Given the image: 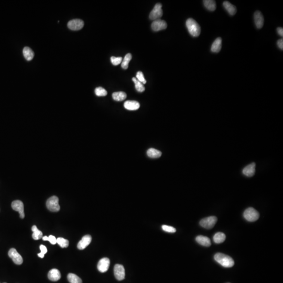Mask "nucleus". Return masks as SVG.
Returning a JSON list of instances; mask_svg holds the SVG:
<instances>
[{
    "instance_id": "nucleus-2",
    "label": "nucleus",
    "mask_w": 283,
    "mask_h": 283,
    "mask_svg": "<svg viewBox=\"0 0 283 283\" xmlns=\"http://www.w3.org/2000/svg\"><path fill=\"white\" fill-rule=\"evenodd\" d=\"M189 33L193 37H198L200 34V27L194 19H188L186 23Z\"/></svg>"
},
{
    "instance_id": "nucleus-21",
    "label": "nucleus",
    "mask_w": 283,
    "mask_h": 283,
    "mask_svg": "<svg viewBox=\"0 0 283 283\" xmlns=\"http://www.w3.org/2000/svg\"><path fill=\"white\" fill-rule=\"evenodd\" d=\"M23 53L25 58L28 61H31L32 60L34 57V53L33 52V50L28 47H24V49L23 50Z\"/></svg>"
},
{
    "instance_id": "nucleus-1",
    "label": "nucleus",
    "mask_w": 283,
    "mask_h": 283,
    "mask_svg": "<svg viewBox=\"0 0 283 283\" xmlns=\"http://www.w3.org/2000/svg\"><path fill=\"white\" fill-rule=\"evenodd\" d=\"M214 259L217 262L224 268H231L234 264V262L232 257L221 253H218L215 254Z\"/></svg>"
},
{
    "instance_id": "nucleus-20",
    "label": "nucleus",
    "mask_w": 283,
    "mask_h": 283,
    "mask_svg": "<svg viewBox=\"0 0 283 283\" xmlns=\"http://www.w3.org/2000/svg\"><path fill=\"white\" fill-rule=\"evenodd\" d=\"M223 6L229 14L231 15H234L237 13V8L235 6L232 5L228 1H225L223 3Z\"/></svg>"
},
{
    "instance_id": "nucleus-3",
    "label": "nucleus",
    "mask_w": 283,
    "mask_h": 283,
    "mask_svg": "<svg viewBox=\"0 0 283 283\" xmlns=\"http://www.w3.org/2000/svg\"><path fill=\"white\" fill-rule=\"evenodd\" d=\"M243 216L247 221L254 222L259 218V213L253 208L250 207L244 211Z\"/></svg>"
},
{
    "instance_id": "nucleus-7",
    "label": "nucleus",
    "mask_w": 283,
    "mask_h": 283,
    "mask_svg": "<svg viewBox=\"0 0 283 283\" xmlns=\"http://www.w3.org/2000/svg\"><path fill=\"white\" fill-rule=\"evenodd\" d=\"M67 26L72 31H79L83 28L84 26V22L80 19H74L68 23Z\"/></svg>"
},
{
    "instance_id": "nucleus-35",
    "label": "nucleus",
    "mask_w": 283,
    "mask_h": 283,
    "mask_svg": "<svg viewBox=\"0 0 283 283\" xmlns=\"http://www.w3.org/2000/svg\"><path fill=\"white\" fill-rule=\"evenodd\" d=\"M136 78L139 81H140L141 83H142L143 84H146V80L145 79V78H144V76L142 72H141V71L137 72V74H136Z\"/></svg>"
},
{
    "instance_id": "nucleus-18",
    "label": "nucleus",
    "mask_w": 283,
    "mask_h": 283,
    "mask_svg": "<svg viewBox=\"0 0 283 283\" xmlns=\"http://www.w3.org/2000/svg\"><path fill=\"white\" fill-rule=\"evenodd\" d=\"M196 240L200 245L208 247L211 245V241L208 237L203 235H198L196 237Z\"/></svg>"
},
{
    "instance_id": "nucleus-16",
    "label": "nucleus",
    "mask_w": 283,
    "mask_h": 283,
    "mask_svg": "<svg viewBox=\"0 0 283 283\" xmlns=\"http://www.w3.org/2000/svg\"><path fill=\"white\" fill-rule=\"evenodd\" d=\"M48 277L52 281H57L61 278V274L58 269L54 268L48 272Z\"/></svg>"
},
{
    "instance_id": "nucleus-19",
    "label": "nucleus",
    "mask_w": 283,
    "mask_h": 283,
    "mask_svg": "<svg viewBox=\"0 0 283 283\" xmlns=\"http://www.w3.org/2000/svg\"><path fill=\"white\" fill-rule=\"evenodd\" d=\"M222 39L218 37L213 41L211 47V52L213 53H219L221 49Z\"/></svg>"
},
{
    "instance_id": "nucleus-38",
    "label": "nucleus",
    "mask_w": 283,
    "mask_h": 283,
    "mask_svg": "<svg viewBox=\"0 0 283 283\" xmlns=\"http://www.w3.org/2000/svg\"><path fill=\"white\" fill-rule=\"evenodd\" d=\"M277 33H278V35H280V36L283 37V28H277Z\"/></svg>"
},
{
    "instance_id": "nucleus-10",
    "label": "nucleus",
    "mask_w": 283,
    "mask_h": 283,
    "mask_svg": "<svg viewBox=\"0 0 283 283\" xmlns=\"http://www.w3.org/2000/svg\"><path fill=\"white\" fill-rule=\"evenodd\" d=\"M110 261L108 258L104 257L100 259L98 263L97 268L101 273H105L108 270L110 266Z\"/></svg>"
},
{
    "instance_id": "nucleus-23",
    "label": "nucleus",
    "mask_w": 283,
    "mask_h": 283,
    "mask_svg": "<svg viewBox=\"0 0 283 283\" xmlns=\"http://www.w3.org/2000/svg\"><path fill=\"white\" fill-rule=\"evenodd\" d=\"M204 4L206 9L210 11H214L216 9V3L215 1L213 0H204L203 1Z\"/></svg>"
},
{
    "instance_id": "nucleus-31",
    "label": "nucleus",
    "mask_w": 283,
    "mask_h": 283,
    "mask_svg": "<svg viewBox=\"0 0 283 283\" xmlns=\"http://www.w3.org/2000/svg\"><path fill=\"white\" fill-rule=\"evenodd\" d=\"M95 93L98 96H106L107 95V91L106 90L102 87H97L95 89Z\"/></svg>"
},
{
    "instance_id": "nucleus-30",
    "label": "nucleus",
    "mask_w": 283,
    "mask_h": 283,
    "mask_svg": "<svg viewBox=\"0 0 283 283\" xmlns=\"http://www.w3.org/2000/svg\"><path fill=\"white\" fill-rule=\"evenodd\" d=\"M57 243L58 244L60 247H62V248L67 247H68V240L63 238H57Z\"/></svg>"
},
{
    "instance_id": "nucleus-5",
    "label": "nucleus",
    "mask_w": 283,
    "mask_h": 283,
    "mask_svg": "<svg viewBox=\"0 0 283 283\" xmlns=\"http://www.w3.org/2000/svg\"><path fill=\"white\" fill-rule=\"evenodd\" d=\"M217 220L218 219L216 217H208L201 220L200 221V225L204 228L210 229L215 226L217 221Z\"/></svg>"
},
{
    "instance_id": "nucleus-13",
    "label": "nucleus",
    "mask_w": 283,
    "mask_h": 283,
    "mask_svg": "<svg viewBox=\"0 0 283 283\" xmlns=\"http://www.w3.org/2000/svg\"><path fill=\"white\" fill-rule=\"evenodd\" d=\"M254 22L255 24L256 27L258 29L262 28L264 25V17L262 14L259 11H256L254 15Z\"/></svg>"
},
{
    "instance_id": "nucleus-14",
    "label": "nucleus",
    "mask_w": 283,
    "mask_h": 283,
    "mask_svg": "<svg viewBox=\"0 0 283 283\" xmlns=\"http://www.w3.org/2000/svg\"><path fill=\"white\" fill-rule=\"evenodd\" d=\"M91 240H92V238L90 235H84V237H83V238H81V240L78 243V249L80 250L85 249L90 244Z\"/></svg>"
},
{
    "instance_id": "nucleus-26",
    "label": "nucleus",
    "mask_w": 283,
    "mask_h": 283,
    "mask_svg": "<svg viewBox=\"0 0 283 283\" xmlns=\"http://www.w3.org/2000/svg\"><path fill=\"white\" fill-rule=\"evenodd\" d=\"M32 230L33 232L32 237L35 240H40V238H43V233H42V232L38 230L36 225H33L32 226Z\"/></svg>"
},
{
    "instance_id": "nucleus-28",
    "label": "nucleus",
    "mask_w": 283,
    "mask_h": 283,
    "mask_svg": "<svg viewBox=\"0 0 283 283\" xmlns=\"http://www.w3.org/2000/svg\"><path fill=\"white\" fill-rule=\"evenodd\" d=\"M132 80L133 81L134 84H135V87L136 90L139 92H143L145 91V88L144 87V85L142 83H141L140 81L138 80L136 78H133Z\"/></svg>"
},
{
    "instance_id": "nucleus-33",
    "label": "nucleus",
    "mask_w": 283,
    "mask_h": 283,
    "mask_svg": "<svg viewBox=\"0 0 283 283\" xmlns=\"http://www.w3.org/2000/svg\"><path fill=\"white\" fill-rule=\"evenodd\" d=\"M161 228L163 229V231L168 232V233H175L176 231V229L174 228V227L167 225H163L161 226Z\"/></svg>"
},
{
    "instance_id": "nucleus-37",
    "label": "nucleus",
    "mask_w": 283,
    "mask_h": 283,
    "mask_svg": "<svg viewBox=\"0 0 283 283\" xmlns=\"http://www.w3.org/2000/svg\"><path fill=\"white\" fill-rule=\"evenodd\" d=\"M277 46H278V47L281 49V50H283V39H281V40H278L277 41Z\"/></svg>"
},
{
    "instance_id": "nucleus-27",
    "label": "nucleus",
    "mask_w": 283,
    "mask_h": 283,
    "mask_svg": "<svg viewBox=\"0 0 283 283\" xmlns=\"http://www.w3.org/2000/svg\"><path fill=\"white\" fill-rule=\"evenodd\" d=\"M67 278L70 283H83L81 279L75 274L69 273L67 276Z\"/></svg>"
},
{
    "instance_id": "nucleus-11",
    "label": "nucleus",
    "mask_w": 283,
    "mask_h": 283,
    "mask_svg": "<svg viewBox=\"0 0 283 283\" xmlns=\"http://www.w3.org/2000/svg\"><path fill=\"white\" fill-rule=\"evenodd\" d=\"M12 208L15 211L19 212V216L22 219L25 217L24 211V204L20 200H15L12 203Z\"/></svg>"
},
{
    "instance_id": "nucleus-36",
    "label": "nucleus",
    "mask_w": 283,
    "mask_h": 283,
    "mask_svg": "<svg viewBox=\"0 0 283 283\" xmlns=\"http://www.w3.org/2000/svg\"><path fill=\"white\" fill-rule=\"evenodd\" d=\"M40 247L41 252L40 253L38 254V257H41V258H43L44 257L45 254H46L47 252V249L45 245H40Z\"/></svg>"
},
{
    "instance_id": "nucleus-22",
    "label": "nucleus",
    "mask_w": 283,
    "mask_h": 283,
    "mask_svg": "<svg viewBox=\"0 0 283 283\" xmlns=\"http://www.w3.org/2000/svg\"><path fill=\"white\" fill-rule=\"evenodd\" d=\"M147 155L150 158H157L161 156V152L157 149L152 148L148 149V151H147Z\"/></svg>"
},
{
    "instance_id": "nucleus-17",
    "label": "nucleus",
    "mask_w": 283,
    "mask_h": 283,
    "mask_svg": "<svg viewBox=\"0 0 283 283\" xmlns=\"http://www.w3.org/2000/svg\"><path fill=\"white\" fill-rule=\"evenodd\" d=\"M124 106L127 110L135 111L139 109L140 105L138 102L135 101H126L124 104Z\"/></svg>"
},
{
    "instance_id": "nucleus-32",
    "label": "nucleus",
    "mask_w": 283,
    "mask_h": 283,
    "mask_svg": "<svg viewBox=\"0 0 283 283\" xmlns=\"http://www.w3.org/2000/svg\"><path fill=\"white\" fill-rule=\"evenodd\" d=\"M42 238H43V241H49L50 243L53 245L57 243V238L53 235H50L49 237L45 236V237H43Z\"/></svg>"
},
{
    "instance_id": "nucleus-9",
    "label": "nucleus",
    "mask_w": 283,
    "mask_h": 283,
    "mask_svg": "<svg viewBox=\"0 0 283 283\" xmlns=\"http://www.w3.org/2000/svg\"><path fill=\"white\" fill-rule=\"evenodd\" d=\"M9 257L12 259L13 262L15 264L17 265H21L23 262V259L22 256L17 252V251L15 249L12 248L10 249L9 251Z\"/></svg>"
},
{
    "instance_id": "nucleus-34",
    "label": "nucleus",
    "mask_w": 283,
    "mask_h": 283,
    "mask_svg": "<svg viewBox=\"0 0 283 283\" xmlns=\"http://www.w3.org/2000/svg\"><path fill=\"white\" fill-rule=\"evenodd\" d=\"M111 62L114 66H117L120 64L122 62V57H115L112 56L111 57Z\"/></svg>"
},
{
    "instance_id": "nucleus-4",
    "label": "nucleus",
    "mask_w": 283,
    "mask_h": 283,
    "mask_svg": "<svg viewBox=\"0 0 283 283\" xmlns=\"http://www.w3.org/2000/svg\"><path fill=\"white\" fill-rule=\"evenodd\" d=\"M47 209L52 212H58L60 210L58 198L56 196H52L47 200L46 202Z\"/></svg>"
},
{
    "instance_id": "nucleus-24",
    "label": "nucleus",
    "mask_w": 283,
    "mask_h": 283,
    "mask_svg": "<svg viewBox=\"0 0 283 283\" xmlns=\"http://www.w3.org/2000/svg\"><path fill=\"white\" fill-rule=\"evenodd\" d=\"M112 98L117 101H122L126 98V94L122 91L116 92L112 94Z\"/></svg>"
},
{
    "instance_id": "nucleus-6",
    "label": "nucleus",
    "mask_w": 283,
    "mask_h": 283,
    "mask_svg": "<svg viewBox=\"0 0 283 283\" xmlns=\"http://www.w3.org/2000/svg\"><path fill=\"white\" fill-rule=\"evenodd\" d=\"M162 5L161 3H157L155 5L154 9L151 11L149 14V19L151 20H156L160 19L163 16V12L162 10Z\"/></svg>"
},
{
    "instance_id": "nucleus-29",
    "label": "nucleus",
    "mask_w": 283,
    "mask_h": 283,
    "mask_svg": "<svg viewBox=\"0 0 283 283\" xmlns=\"http://www.w3.org/2000/svg\"><path fill=\"white\" fill-rule=\"evenodd\" d=\"M132 58V55L131 54H127L126 55V56L124 57L123 60L122 62V64H121V67H122V68L124 69H127L128 68L129 62H130Z\"/></svg>"
},
{
    "instance_id": "nucleus-25",
    "label": "nucleus",
    "mask_w": 283,
    "mask_h": 283,
    "mask_svg": "<svg viewBox=\"0 0 283 283\" xmlns=\"http://www.w3.org/2000/svg\"><path fill=\"white\" fill-rule=\"evenodd\" d=\"M226 237L222 232H217L213 236V241L217 244L221 243L225 241Z\"/></svg>"
},
{
    "instance_id": "nucleus-12",
    "label": "nucleus",
    "mask_w": 283,
    "mask_h": 283,
    "mask_svg": "<svg viewBox=\"0 0 283 283\" xmlns=\"http://www.w3.org/2000/svg\"><path fill=\"white\" fill-rule=\"evenodd\" d=\"M167 27V24L165 21L161 20V19H156L154 21L152 24V28L153 31L158 32L163 29H165Z\"/></svg>"
},
{
    "instance_id": "nucleus-8",
    "label": "nucleus",
    "mask_w": 283,
    "mask_h": 283,
    "mask_svg": "<svg viewBox=\"0 0 283 283\" xmlns=\"http://www.w3.org/2000/svg\"><path fill=\"white\" fill-rule=\"evenodd\" d=\"M114 274L115 278L118 281H122L125 278V269L121 264H116L114 268Z\"/></svg>"
},
{
    "instance_id": "nucleus-15",
    "label": "nucleus",
    "mask_w": 283,
    "mask_h": 283,
    "mask_svg": "<svg viewBox=\"0 0 283 283\" xmlns=\"http://www.w3.org/2000/svg\"><path fill=\"white\" fill-rule=\"evenodd\" d=\"M255 164L254 163H251L249 165H247L242 170V173L244 175L247 177H252L255 174Z\"/></svg>"
}]
</instances>
